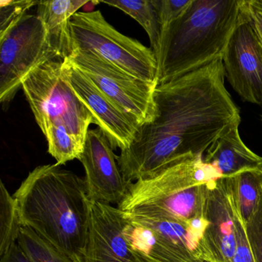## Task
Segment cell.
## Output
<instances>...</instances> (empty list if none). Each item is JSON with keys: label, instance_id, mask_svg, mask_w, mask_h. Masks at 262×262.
I'll return each instance as SVG.
<instances>
[{"label": "cell", "instance_id": "6da1fadb", "mask_svg": "<svg viewBox=\"0 0 262 262\" xmlns=\"http://www.w3.org/2000/svg\"><path fill=\"white\" fill-rule=\"evenodd\" d=\"M225 77L223 62L219 59L158 85L154 119L141 125L129 148L116 156L127 182L148 177L188 157H203L241 122Z\"/></svg>", "mask_w": 262, "mask_h": 262}, {"label": "cell", "instance_id": "7a4b0ae2", "mask_svg": "<svg viewBox=\"0 0 262 262\" xmlns=\"http://www.w3.org/2000/svg\"><path fill=\"white\" fill-rule=\"evenodd\" d=\"M13 197L22 226L77 262L90 226L91 202L85 179L56 163L40 165L29 173Z\"/></svg>", "mask_w": 262, "mask_h": 262}, {"label": "cell", "instance_id": "3957f363", "mask_svg": "<svg viewBox=\"0 0 262 262\" xmlns=\"http://www.w3.org/2000/svg\"><path fill=\"white\" fill-rule=\"evenodd\" d=\"M245 0H192L185 13L162 29L158 85L223 59L244 13Z\"/></svg>", "mask_w": 262, "mask_h": 262}, {"label": "cell", "instance_id": "277c9868", "mask_svg": "<svg viewBox=\"0 0 262 262\" xmlns=\"http://www.w3.org/2000/svg\"><path fill=\"white\" fill-rule=\"evenodd\" d=\"M220 177V171L205 163L202 156L188 157L148 177L130 182L118 208L133 215L176 219L205 234L208 185Z\"/></svg>", "mask_w": 262, "mask_h": 262}, {"label": "cell", "instance_id": "5b68a950", "mask_svg": "<svg viewBox=\"0 0 262 262\" xmlns=\"http://www.w3.org/2000/svg\"><path fill=\"white\" fill-rule=\"evenodd\" d=\"M22 90L39 128L47 123L65 127L84 147L93 116L67 80L63 60L50 61L33 70Z\"/></svg>", "mask_w": 262, "mask_h": 262}, {"label": "cell", "instance_id": "8992f818", "mask_svg": "<svg viewBox=\"0 0 262 262\" xmlns=\"http://www.w3.org/2000/svg\"><path fill=\"white\" fill-rule=\"evenodd\" d=\"M70 36L72 52H92L136 77L158 83L153 50L119 33L100 10L76 13L70 21Z\"/></svg>", "mask_w": 262, "mask_h": 262}, {"label": "cell", "instance_id": "52a82bcc", "mask_svg": "<svg viewBox=\"0 0 262 262\" xmlns=\"http://www.w3.org/2000/svg\"><path fill=\"white\" fill-rule=\"evenodd\" d=\"M62 59L36 15L27 14L0 36V102L9 103L29 75L43 64Z\"/></svg>", "mask_w": 262, "mask_h": 262}, {"label": "cell", "instance_id": "ba28073f", "mask_svg": "<svg viewBox=\"0 0 262 262\" xmlns=\"http://www.w3.org/2000/svg\"><path fill=\"white\" fill-rule=\"evenodd\" d=\"M67 58L139 127L154 119L157 82L136 77L92 52L73 50Z\"/></svg>", "mask_w": 262, "mask_h": 262}, {"label": "cell", "instance_id": "9c48e42d", "mask_svg": "<svg viewBox=\"0 0 262 262\" xmlns=\"http://www.w3.org/2000/svg\"><path fill=\"white\" fill-rule=\"evenodd\" d=\"M222 62L225 78L242 100L262 105V47L248 19L246 4Z\"/></svg>", "mask_w": 262, "mask_h": 262}, {"label": "cell", "instance_id": "30bf717a", "mask_svg": "<svg viewBox=\"0 0 262 262\" xmlns=\"http://www.w3.org/2000/svg\"><path fill=\"white\" fill-rule=\"evenodd\" d=\"M63 70L75 93L91 113L93 124L104 133L113 150L128 149L139 126L112 102L68 58L63 60Z\"/></svg>", "mask_w": 262, "mask_h": 262}, {"label": "cell", "instance_id": "8fae6325", "mask_svg": "<svg viewBox=\"0 0 262 262\" xmlns=\"http://www.w3.org/2000/svg\"><path fill=\"white\" fill-rule=\"evenodd\" d=\"M78 160L85 169L90 202L119 205L123 200L130 182L124 178L110 141L99 128L89 130Z\"/></svg>", "mask_w": 262, "mask_h": 262}, {"label": "cell", "instance_id": "7c38bea8", "mask_svg": "<svg viewBox=\"0 0 262 262\" xmlns=\"http://www.w3.org/2000/svg\"><path fill=\"white\" fill-rule=\"evenodd\" d=\"M125 225L118 207L91 202L88 238L77 262H139L124 236Z\"/></svg>", "mask_w": 262, "mask_h": 262}, {"label": "cell", "instance_id": "4fadbf2b", "mask_svg": "<svg viewBox=\"0 0 262 262\" xmlns=\"http://www.w3.org/2000/svg\"><path fill=\"white\" fill-rule=\"evenodd\" d=\"M208 226L204 242L213 262H231L235 250V222L229 177L210 182L205 204Z\"/></svg>", "mask_w": 262, "mask_h": 262}, {"label": "cell", "instance_id": "5bb4252c", "mask_svg": "<svg viewBox=\"0 0 262 262\" xmlns=\"http://www.w3.org/2000/svg\"><path fill=\"white\" fill-rule=\"evenodd\" d=\"M124 216L126 219L124 236L138 261L204 262L138 219L126 214Z\"/></svg>", "mask_w": 262, "mask_h": 262}, {"label": "cell", "instance_id": "9a60e30c", "mask_svg": "<svg viewBox=\"0 0 262 262\" xmlns=\"http://www.w3.org/2000/svg\"><path fill=\"white\" fill-rule=\"evenodd\" d=\"M234 124L205 152V163L215 167L224 177L242 171L262 169V157L251 151L241 139L239 125Z\"/></svg>", "mask_w": 262, "mask_h": 262}, {"label": "cell", "instance_id": "2e32d148", "mask_svg": "<svg viewBox=\"0 0 262 262\" xmlns=\"http://www.w3.org/2000/svg\"><path fill=\"white\" fill-rule=\"evenodd\" d=\"M89 1L53 0L39 1L36 16L43 23L49 38L62 59L72 53L70 21Z\"/></svg>", "mask_w": 262, "mask_h": 262}, {"label": "cell", "instance_id": "e0dca14e", "mask_svg": "<svg viewBox=\"0 0 262 262\" xmlns=\"http://www.w3.org/2000/svg\"><path fill=\"white\" fill-rule=\"evenodd\" d=\"M229 178L233 202L246 225L258 205L262 169L242 171Z\"/></svg>", "mask_w": 262, "mask_h": 262}, {"label": "cell", "instance_id": "ac0fdd59", "mask_svg": "<svg viewBox=\"0 0 262 262\" xmlns=\"http://www.w3.org/2000/svg\"><path fill=\"white\" fill-rule=\"evenodd\" d=\"M110 7H116L137 21L148 34L151 49L156 53L159 48L162 26L152 0H116L99 1Z\"/></svg>", "mask_w": 262, "mask_h": 262}, {"label": "cell", "instance_id": "d6986e66", "mask_svg": "<svg viewBox=\"0 0 262 262\" xmlns=\"http://www.w3.org/2000/svg\"><path fill=\"white\" fill-rule=\"evenodd\" d=\"M17 203L4 182H0V256L17 242L22 228Z\"/></svg>", "mask_w": 262, "mask_h": 262}, {"label": "cell", "instance_id": "ffe728a7", "mask_svg": "<svg viewBox=\"0 0 262 262\" xmlns=\"http://www.w3.org/2000/svg\"><path fill=\"white\" fill-rule=\"evenodd\" d=\"M40 129L47 139L48 152L56 159L57 165L62 166L80 157L84 147L79 145L65 127L47 123Z\"/></svg>", "mask_w": 262, "mask_h": 262}, {"label": "cell", "instance_id": "44dd1931", "mask_svg": "<svg viewBox=\"0 0 262 262\" xmlns=\"http://www.w3.org/2000/svg\"><path fill=\"white\" fill-rule=\"evenodd\" d=\"M17 243L33 262H75L33 229L23 226Z\"/></svg>", "mask_w": 262, "mask_h": 262}, {"label": "cell", "instance_id": "7402d4cb", "mask_svg": "<svg viewBox=\"0 0 262 262\" xmlns=\"http://www.w3.org/2000/svg\"><path fill=\"white\" fill-rule=\"evenodd\" d=\"M39 1L32 0H1L0 1V36L5 34L10 28L16 25L27 12Z\"/></svg>", "mask_w": 262, "mask_h": 262}, {"label": "cell", "instance_id": "603a6c76", "mask_svg": "<svg viewBox=\"0 0 262 262\" xmlns=\"http://www.w3.org/2000/svg\"><path fill=\"white\" fill-rule=\"evenodd\" d=\"M247 235L255 262H262V182L258 205L248 223L245 225Z\"/></svg>", "mask_w": 262, "mask_h": 262}, {"label": "cell", "instance_id": "cb8c5ba5", "mask_svg": "<svg viewBox=\"0 0 262 262\" xmlns=\"http://www.w3.org/2000/svg\"><path fill=\"white\" fill-rule=\"evenodd\" d=\"M232 206L235 222L236 245L231 262H255L251 245L247 235L245 222L242 221L233 200Z\"/></svg>", "mask_w": 262, "mask_h": 262}, {"label": "cell", "instance_id": "d4e9b609", "mask_svg": "<svg viewBox=\"0 0 262 262\" xmlns=\"http://www.w3.org/2000/svg\"><path fill=\"white\" fill-rule=\"evenodd\" d=\"M160 20L162 30L180 17L192 0H152Z\"/></svg>", "mask_w": 262, "mask_h": 262}, {"label": "cell", "instance_id": "484cf974", "mask_svg": "<svg viewBox=\"0 0 262 262\" xmlns=\"http://www.w3.org/2000/svg\"><path fill=\"white\" fill-rule=\"evenodd\" d=\"M0 257V262H33L17 242L13 244L5 254Z\"/></svg>", "mask_w": 262, "mask_h": 262}, {"label": "cell", "instance_id": "4316f807", "mask_svg": "<svg viewBox=\"0 0 262 262\" xmlns=\"http://www.w3.org/2000/svg\"><path fill=\"white\" fill-rule=\"evenodd\" d=\"M246 12L250 23L262 47V12L254 8L250 4V1L246 2Z\"/></svg>", "mask_w": 262, "mask_h": 262}, {"label": "cell", "instance_id": "83f0119b", "mask_svg": "<svg viewBox=\"0 0 262 262\" xmlns=\"http://www.w3.org/2000/svg\"><path fill=\"white\" fill-rule=\"evenodd\" d=\"M250 4L256 10L262 12V0H249Z\"/></svg>", "mask_w": 262, "mask_h": 262}]
</instances>
